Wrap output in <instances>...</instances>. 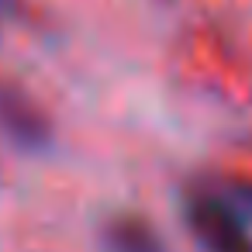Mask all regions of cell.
Masks as SVG:
<instances>
[{
  "label": "cell",
  "instance_id": "3957f363",
  "mask_svg": "<svg viewBox=\"0 0 252 252\" xmlns=\"http://www.w3.org/2000/svg\"><path fill=\"white\" fill-rule=\"evenodd\" d=\"M0 121L7 125V131H14V138L35 142L42 138V118L35 107H28L14 90H0Z\"/></svg>",
  "mask_w": 252,
  "mask_h": 252
},
{
  "label": "cell",
  "instance_id": "7a4b0ae2",
  "mask_svg": "<svg viewBox=\"0 0 252 252\" xmlns=\"http://www.w3.org/2000/svg\"><path fill=\"white\" fill-rule=\"evenodd\" d=\"M107 249L111 252H166L159 231L138 214H118L107 224Z\"/></svg>",
  "mask_w": 252,
  "mask_h": 252
},
{
  "label": "cell",
  "instance_id": "6da1fadb",
  "mask_svg": "<svg viewBox=\"0 0 252 252\" xmlns=\"http://www.w3.org/2000/svg\"><path fill=\"white\" fill-rule=\"evenodd\" d=\"M187 224L204 252H252V231L245 218L218 193H193L187 200Z\"/></svg>",
  "mask_w": 252,
  "mask_h": 252
}]
</instances>
